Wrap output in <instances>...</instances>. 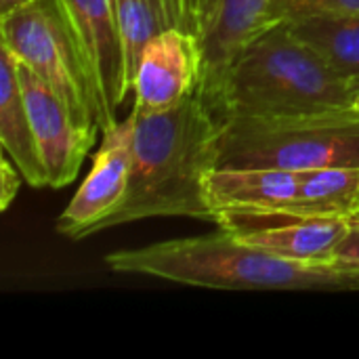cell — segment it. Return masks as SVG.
I'll list each match as a JSON object with an SVG mask.
<instances>
[{
    "label": "cell",
    "mask_w": 359,
    "mask_h": 359,
    "mask_svg": "<svg viewBox=\"0 0 359 359\" xmlns=\"http://www.w3.org/2000/svg\"><path fill=\"white\" fill-rule=\"evenodd\" d=\"M133 162L124 202L97 233L151 217H189L215 223L206 198L219 160L221 120L194 90L160 111H130Z\"/></svg>",
    "instance_id": "cell-1"
},
{
    "label": "cell",
    "mask_w": 359,
    "mask_h": 359,
    "mask_svg": "<svg viewBox=\"0 0 359 359\" xmlns=\"http://www.w3.org/2000/svg\"><path fill=\"white\" fill-rule=\"evenodd\" d=\"M105 265L120 273L217 290H359V269L282 259L221 227L206 236L109 252Z\"/></svg>",
    "instance_id": "cell-2"
},
{
    "label": "cell",
    "mask_w": 359,
    "mask_h": 359,
    "mask_svg": "<svg viewBox=\"0 0 359 359\" xmlns=\"http://www.w3.org/2000/svg\"><path fill=\"white\" fill-rule=\"evenodd\" d=\"M351 80L339 76L286 23L259 34L233 61L215 114L225 118H269L355 107Z\"/></svg>",
    "instance_id": "cell-3"
},
{
    "label": "cell",
    "mask_w": 359,
    "mask_h": 359,
    "mask_svg": "<svg viewBox=\"0 0 359 359\" xmlns=\"http://www.w3.org/2000/svg\"><path fill=\"white\" fill-rule=\"evenodd\" d=\"M359 166V107L269 118H225L217 168L292 172Z\"/></svg>",
    "instance_id": "cell-4"
},
{
    "label": "cell",
    "mask_w": 359,
    "mask_h": 359,
    "mask_svg": "<svg viewBox=\"0 0 359 359\" xmlns=\"http://www.w3.org/2000/svg\"><path fill=\"white\" fill-rule=\"evenodd\" d=\"M0 46L48 84L84 130L101 133L97 93L76 36L57 0H36L2 15Z\"/></svg>",
    "instance_id": "cell-5"
},
{
    "label": "cell",
    "mask_w": 359,
    "mask_h": 359,
    "mask_svg": "<svg viewBox=\"0 0 359 359\" xmlns=\"http://www.w3.org/2000/svg\"><path fill=\"white\" fill-rule=\"evenodd\" d=\"M206 198L221 229L290 221L297 212L299 172L282 168H215Z\"/></svg>",
    "instance_id": "cell-6"
},
{
    "label": "cell",
    "mask_w": 359,
    "mask_h": 359,
    "mask_svg": "<svg viewBox=\"0 0 359 359\" xmlns=\"http://www.w3.org/2000/svg\"><path fill=\"white\" fill-rule=\"evenodd\" d=\"M82 53L93 80L99 109L101 133L118 124L116 111L130 93L126 80L124 50L111 0H57Z\"/></svg>",
    "instance_id": "cell-7"
},
{
    "label": "cell",
    "mask_w": 359,
    "mask_h": 359,
    "mask_svg": "<svg viewBox=\"0 0 359 359\" xmlns=\"http://www.w3.org/2000/svg\"><path fill=\"white\" fill-rule=\"evenodd\" d=\"M133 162V118L118 122L103 133L93 166L57 219V231L69 240L97 233L103 219L120 208L128 191Z\"/></svg>",
    "instance_id": "cell-8"
},
{
    "label": "cell",
    "mask_w": 359,
    "mask_h": 359,
    "mask_svg": "<svg viewBox=\"0 0 359 359\" xmlns=\"http://www.w3.org/2000/svg\"><path fill=\"white\" fill-rule=\"evenodd\" d=\"M17 76L25 97L40 160L46 170L48 187H63L78 177L84 156L97 141V135L84 130L63 99L19 61Z\"/></svg>",
    "instance_id": "cell-9"
},
{
    "label": "cell",
    "mask_w": 359,
    "mask_h": 359,
    "mask_svg": "<svg viewBox=\"0 0 359 359\" xmlns=\"http://www.w3.org/2000/svg\"><path fill=\"white\" fill-rule=\"evenodd\" d=\"M269 6L271 0H204L198 36L202 69L196 93L212 111L233 61L259 34L273 27Z\"/></svg>",
    "instance_id": "cell-10"
},
{
    "label": "cell",
    "mask_w": 359,
    "mask_h": 359,
    "mask_svg": "<svg viewBox=\"0 0 359 359\" xmlns=\"http://www.w3.org/2000/svg\"><path fill=\"white\" fill-rule=\"evenodd\" d=\"M202 69L200 38L183 27H164L141 53L133 93L135 111H160L198 88Z\"/></svg>",
    "instance_id": "cell-11"
},
{
    "label": "cell",
    "mask_w": 359,
    "mask_h": 359,
    "mask_svg": "<svg viewBox=\"0 0 359 359\" xmlns=\"http://www.w3.org/2000/svg\"><path fill=\"white\" fill-rule=\"evenodd\" d=\"M347 227L349 219H290L255 225L236 233L244 242L282 259L309 265H332V259L347 236Z\"/></svg>",
    "instance_id": "cell-12"
},
{
    "label": "cell",
    "mask_w": 359,
    "mask_h": 359,
    "mask_svg": "<svg viewBox=\"0 0 359 359\" xmlns=\"http://www.w3.org/2000/svg\"><path fill=\"white\" fill-rule=\"evenodd\" d=\"M0 145L27 185H48L17 76V61L4 46H0Z\"/></svg>",
    "instance_id": "cell-13"
},
{
    "label": "cell",
    "mask_w": 359,
    "mask_h": 359,
    "mask_svg": "<svg viewBox=\"0 0 359 359\" xmlns=\"http://www.w3.org/2000/svg\"><path fill=\"white\" fill-rule=\"evenodd\" d=\"M359 212V166L299 172L294 219H351Z\"/></svg>",
    "instance_id": "cell-14"
},
{
    "label": "cell",
    "mask_w": 359,
    "mask_h": 359,
    "mask_svg": "<svg viewBox=\"0 0 359 359\" xmlns=\"http://www.w3.org/2000/svg\"><path fill=\"white\" fill-rule=\"evenodd\" d=\"M297 40L309 46L339 76H359V13L316 15L286 23Z\"/></svg>",
    "instance_id": "cell-15"
},
{
    "label": "cell",
    "mask_w": 359,
    "mask_h": 359,
    "mask_svg": "<svg viewBox=\"0 0 359 359\" xmlns=\"http://www.w3.org/2000/svg\"><path fill=\"white\" fill-rule=\"evenodd\" d=\"M124 50L126 80L133 90L135 72L147 42L164 29V21L154 0H111Z\"/></svg>",
    "instance_id": "cell-16"
},
{
    "label": "cell",
    "mask_w": 359,
    "mask_h": 359,
    "mask_svg": "<svg viewBox=\"0 0 359 359\" xmlns=\"http://www.w3.org/2000/svg\"><path fill=\"white\" fill-rule=\"evenodd\" d=\"M359 13V0H271V25L290 23L316 15H345Z\"/></svg>",
    "instance_id": "cell-17"
},
{
    "label": "cell",
    "mask_w": 359,
    "mask_h": 359,
    "mask_svg": "<svg viewBox=\"0 0 359 359\" xmlns=\"http://www.w3.org/2000/svg\"><path fill=\"white\" fill-rule=\"evenodd\" d=\"M164 27H183L191 34H200V19L191 0H154Z\"/></svg>",
    "instance_id": "cell-18"
},
{
    "label": "cell",
    "mask_w": 359,
    "mask_h": 359,
    "mask_svg": "<svg viewBox=\"0 0 359 359\" xmlns=\"http://www.w3.org/2000/svg\"><path fill=\"white\" fill-rule=\"evenodd\" d=\"M332 265L345 267V269H359V212L349 219L347 236L341 242Z\"/></svg>",
    "instance_id": "cell-19"
},
{
    "label": "cell",
    "mask_w": 359,
    "mask_h": 359,
    "mask_svg": "<svg viewBox=\"0 0 359 359\" xmlns=\"http://www.w3.org/2000/svg\"><path fill=\"white\" fill-rule=\"evenodd\" d=\"M0 210H6L13 202V198L19 191V185L23 181L19 168L13 164V160L4 154L0 162Z\"/></svg>",
    "instance_id": "cell-20"
},
{
    "label": "cell",
    "mask_w": 359,
    "mask_h": 359,
    "mask_svg": "<svg viewBox=\"0 0 359 359\" xmlns=\"http://www.w3.org/2000/svg\"><path fill=\"white\" fill-rule=\"evenodd\" d=\"M32 2H36V0H0V17L13 13L17 8H23V6H27Z\"/></svg>",
    "instance_id": "cell-21"
},
{
    "label": "cell",
    "mask_w": 359,
    "mask_h": 359,
    "mask_svg": "<svg viewBox=\"0 0 359 359\" xmlns=\"http://www.w3.org/2000/svg\"><path fill=\"white\" fill-rule=\"evenodd\" d=\"M202 2H204V0H191L194 8H196V13H198V19H200V29H202ZM198 36H200V34H198Z\"/></svg>",
    "instance_id": "cell-22"
},
{
    "label": "cell",
    "mask_w": 359,
    "mask_h": 359,
    "mask_svg": "<svg viewBox=\"0 0 359 359\" xmlns=\"http://www.w3.org/2000/svg\"><path fill=\"white\" fill-rule=\"evenodd\" d=\"M351 86H353V93H355V97L359 99V76H358V78H353V80H351Z\"/></svg>",
    "instance_id": "cell-23"
},
{
    "label": "cell",
    "mask_w": 359,
    "mask_h": 359,
    "mask_svg": "<svg viewBox=\"0 0 359 359\" xmlns=\"http://www.w3.org/2000/svg\"><path fill=\"white\" fill-rule=\"evenodd\" d=\"M355 105H358V107H359V99H358V103H355Z\"/></svg>",
    "instance_id": "cell-24"
}]
</instances>
